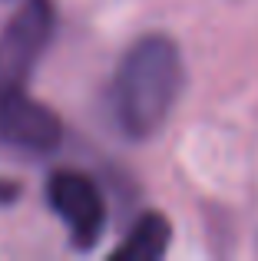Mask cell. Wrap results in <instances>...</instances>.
Here are the masks:
<instances>
[{
  "label": "cell",
  "mask_w": 258,
  "mask_h": 261,
  "mask_svg": "<svg viewBox=\"0 0 258 261\" xmlns=\"http://www.w3.org/2000/svg\"><path fill=\"white\" fill-rule=\"evenodd\" d=\"M169 242H172V225L166 222V215L146 212L129 228L123 245L113 248V261H156L169 251Z\"/></svg>",
  "instance_id": "obj_5"
},
{
  "label": "cell",
  "mask_w": 258,
  "mask_h": 261,
  "mask_svg": "<svg viewBox=\"0 0 258 261\" xmlns=\"http://www.w3.org/2000/svg\"><path fill=\"white\" fill-rule=\"evenodd\" d=\"M63 142V122L27 89L0 93V146L23 155H50Z\"/></svg>",
  "instance_id": "obj_4"
},
{
  "label": "cell",
  "mask_w": 258,
  "mask_h": 261,
  "mask_svg": "<svg viewBox=\"0 0 258 261\" xmlns=\"http://www.w3.org/2000/svg\"><path fill=\"white\" fill-rule=\"evenodd\" d=\"M186 93V60L162 33L136 40L106 89V113L123 139L146 142L166 129Z\"/></svg>",
  "instance_id": "obj_1"
},
{
  "label": "cell",
  "mask_w": 258,
  "mask_h": 261,
  "mask_svg": "<svg viewBox=\"0 0 258 261\" xmlns=\"http://www.w3.org/2000/svg\"><path fill=\"white\" fill-rule=\"evenodd\" d=\"M53 23L57 17L50 0H23L7 20V27L0 30V93L27 89L53 40Z\"/></svg>",
  "instance_id": "obj_2"
},
{
  "label": "cell",
  "mask_w": 258,
  "mask_h": 261,
  "mask_svg": "<svg viewBox=\"0 0 258 261\" xmlns=\"http://www.w3.org/2000/svg\"><path fill=\"white\" fill-rule=\"evenodd\" d=\"M46 202L66 225L73 248L90 251L106 231V202L99 185L76 169H57L46 178Z\"/></svg>",
  "instance_id": "obj_3"
},
{
  "label": "cell",
  "mask_w": 258,
  "mask_h": 261,
  "mask_svg": "<svg viewBox=\"0 0 258 261\" xmlns=\"http://www.w3.org/2000/svg\"><path fill=\"white\" fill-rule=\"evenodd\" d=\"M20 195V189L10 182V178H0V205H10L13 198Z\"/></svg>",
  "instance_id": "obj_6"
}]
</instances>
